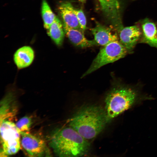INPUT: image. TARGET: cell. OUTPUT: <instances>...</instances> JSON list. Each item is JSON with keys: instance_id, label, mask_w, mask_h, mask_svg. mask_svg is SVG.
<instances>
[{"instance_id": "cell-17", "label": "cell", "mask_w": 157, "mask_h": 157, "mask_svg": "<svg viewBox=\"0 0 157 157\" xmlns=\"http://www.w3.org/2000/svg\"><path fill=\"white\" fill-rule=\"evenodd\" d=\"M32 123L31 117L25 116L19 119L15 124L20 133L22 132H29Z\"/></svg>"}, {"instance_id": "cell-11", "label": "cell", "mask_w": 157, "mask_h": 157, "mask_svg": "<svg viewBox=\"0 0 157 157\" xmlns=\"http://www.w3.org/2000/svg\"><path fill=\"white\" fill-rule=\"evenodd\" d=\"M58 10L63 23L69 27L83 32L75 12L74 8L70 2L66 1L61 2L58 5Z\"/></svg>"}, {"instance_id": "cell-12", "label": "cell", "mask_w": 157, "mask_h": 157, "mask_svg": "<svg viewBox=\"0 0 157 157\" xmlns=\"http://www.w3.org/2000/svg\"><path fill=\"white\" fill-rule=\"evenodd\" d=\"M63 25L65 33L74 45L84 48L98 45L94 40L87 39L84 35V33L81 30L69 27L64 23Z\"/></svg>"}, {"instance_id": "cell-7", "label": "cell", "mask_w": 157, "mask_h": 157, "mask_svg": "<svg viewBox=\"0 0 157 157\" xmlns=\"http://www.w3.org/2000/svg\"><path fill=\"white\" fill-rule=\"evenodd\" d=\"M105 17L118 32L123 26L119 0H98Z\"/></svg>"}, {"instance_id": "cell-1", "label": "cell", "mask_w": 157, "mask_h": 157, "mask_svg": "<svg viewBox=\"0 0 157 157\" xmlns=\"http://www.w3.org/2000/svg\"><path fill=\"white\" fill-rule=\"evenodd\" d=\"M49 144L54 153L60 157H81L86 155L90 145L71 127L57 129L51 135Z\"/></svg>"}, {"instance_id": "cell-8", "label": "cell", "mask_w": 157, "mask_h": 157, "mask_svg": "<svg viewBox=\"0 0 157 157\" xmlns=\"http://www.w3.org/2000/svg\"><path fill=\"white\" fill-rule=\"evenodd\" d=\"M119 40L128 53L133 51L141 37L142 31L137 25L123 27L117 33Z\"/></svg>"}, {"instance_id": "cell-16", "label": "cell", "mask_w": 157, "mask_h": 157, "mask_svg": "<svg viewBox=\"0 0 157 157\" xmlns=\"http://www.w3.org/2000/svg\"><path fill=\"white\" fill-rule=\"evenodd\" d=\"M42 15L44 27L47 30L57 17L52 11L46 0H42Z\"/></svg>"}, {"instance_id": "cell-5", "label": "cell", "mask_w": 157, "mask_h": 157, "mask_svg": "<svg viewBox=\"0 0 157 157\" xmlns=\"http://www.w3.org/2000/svg\"><path fill=\"white\" fill-rule=\"evenodd\" d=\"M1 142L2 150L0 155L7 156L16 153L20 148V135L15 124L10 120L0 122Z\"/></svg>"}, {"instance_id": "cell-3", "label": "cell", "mask_w": 157, "mask_h": 157, "mask_svg": "<svg viewBox=\"0 0 157 157\" xmlns=\"http://www.w3.org/2000/svg\"><path fill=\"white\" fill-rule=\"evenodd\" d=\"M138 94L132 87L118 85L113 88L105 100V111L108 122L131 108L136 103Z\"/></svg>"}, {"instance_id": "cell-6", "label": "cell", "mask_w": 157, "mask_h": 157, "mask_svg": "<svg viewBox=\"0 0 157 157\" xmlns=\"http://www.w3.org/2000/svg\"><path fill=\"white\" fill-rule=\"evenodd\" d=\"M21 142L28 155L31 156H42L47 154L48 149L43 139L29 132H22Z\"/></svg>"}, {"instance_id": "cell-10", "label": "cell", "mask_w": 157, "mask_h": 157, "mask_svg": "<svg viewBox=\"0 0 157 157\" xmlns=\"http://www.w3.org/2000/svg\"><path fill=\"white\" fill-rule=\"evenodd\" d=\"M97 22L95 27L91 29L94 40L98 45L104 46L110 42L119 40L117 32Z\"/></svg>"}, {"instance_id": "cell-4", "label": "cell", "mask_w": 157, "mask_h": 157, "mask_svg": "<svg viewBox=\"0 0 157 157\" xmlns=\"http://www.w3.org/2000/svg\"><path fill=\"white\" fill-rule=\"evenodd\" d=\"M128 53L127 50L119 39L110 42L101 49L89 69L81 78L91 73L104 65L124 58Z\"/></svg>"}, {"instance_id": "cell-13", "label": "cell", "mask_w": 157, "mask_h": 157, "mask_svg": "<svg viewBox=\"0 0 157 157\" xmlns=\"http://www.w3.org/2000/svg\"><path fill=\"white\" fill-rule=\"evenodd\" d=\"M140 42L157 48V27L156 24L146 18L141 22Z\"/></svg>"}, {"instance_id": "cell-18", "label": "cell", "mask_w": 157, "mask_h": 157, "mask_svg": "<svg viewBox=\"0 0 157 157\" xmlns=\"http://www.w3.org/2000/svg\"><path fill=\"white\" fill-rule=\"evenodd\" d=\"M74 11L81 29L84 32L86 28V19L85 15L81 9L74 8Z\"/></svg>"}, {"instance_id": "cell-2", "label": "cell", "mask_w": 157, "mask_h": 157, "mask_svg": "<svg viewBox=\"0 0 157 157\" xmlns=\"http://www.w3.org/2000/svg\"><path fill=\"white\" fill-rule=\"evenodd\" d=\"M107 122L105 110L92 105L80 108L70 119L69 125L88 140L96 137Z\"/></svg>"}, {"instance_id": "cell-15", "label": "cell", "mask_w": 157, "mask_h": 157, "mask_svg": "<svg viewBox=\"0 0 157 157\" xmlns=\"http://www.w3.org/2000/svg\"><path fill=\"white\" fill-rule=\"evenodd\" d=\"M47 33L56 44L60 46L63 44L65 32L63 25L57 17L54 21L47 30Z\"/></svg>"}, {"instance_id": "cell-14", "label": "cell", "mask_w": 157, "mask_h": 157, "mask_svg": "<svg viewBox=\"0 0 157 157\" xmlns=\"http://www.w3.org/2000/svg\"><path fill=\"white\" fill-rule=\"evenodd\" d=\"M34 58V52L29 46H24L18 49L14 55V60L18 69H21L29 66Z\"/></svg>"}, {"instance_id": "cell-9", "label": "cell", "mask_w": 157, "mask_h": 157, "mask_svg": "<svg viewBox=\"0 0 157 157\" xmlns=\"http://www.w3.org/2000/svg\"><path fill=\"white\" fill-rule=\"evenodd\" d=\"M15 97V92L9 90L1 101L0 122L10 120L16 115L17 108Z\"/></svg>"}, {"instance_id": "cell-19", "label": "cell", "mask_w": 157, "mask_h": 157, "mask_svg": "<svg viewBox=\"0 0 157 157\" xmlns=\"http://www.w3.org/2000/svg\"><path fill=\"white\" fill-rule=\"evenodd\" d=\"M79 1L82 2H84L85 1L87 0H78Z\"/></svg>"}]
</instances>
